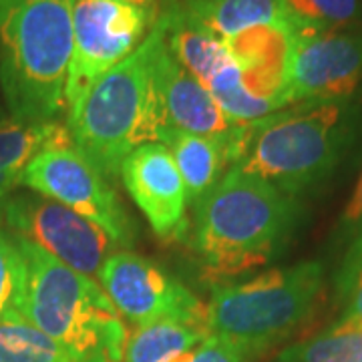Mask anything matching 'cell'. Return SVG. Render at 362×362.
<instances>
[{"instance_id": "cell-1", "label": "cell", "mask_w": 362, "mask_h": 362, "mask_svg": "<svg viewBox=\"0 0 362 362\" xmlns=\"http://www.w3.org/2000/svg\"><path fill=\"white\" fill-rule=\"evenodd\" d=\"M296 197L232 168L194 206L189 244L214 280L240 276L274 259L298 226Z\"/></svg>"}, {"instance_id": "cell-2", "label": "cell", "mask_w": 362, "mask_h": 362, "mask_svg": "<svg viewBox=\"0 0 362 362\" xmlns=\"http://www.w3.org/2000/svg\"><path fill=\"white\" fill-rule=\"evenodd\" d=\"M73 0H0V85L11 115L49 123L66 113Z\"/></svg>"}, {"instance_id": "cell-3", "label": "cell", "mask_w": 362, "mask_h": 362, "mask_svg": "<svg viewBox=\"0 0 362 362\" xmlns=\"http://www.w3.org/2000/svg\"><path fill=\"white\" fill-rule=\"evenodd\" d=\"M350 137L346 103H298L240 123L230 143V159L235 168L296 197L337 169Z\"/></svg>"}, {"instance_id": "cell-4", "label": "cell", "mask_w": 362, "mask_h": 362, "mask_svg": "<svg viewBox=\"0 0 362 362\" xmlns=\"http://www.w3.org/2000/svg\"><path fill=\"white\" fill-rule=\"evenodd\" d=\"M13 240L26 266L21 314L75 362H121L129 334L103 288L39 246Z\"/></svg>"}, {"instance_id": "cell-5", "label": "cell", "mask_w": 362, "mask_h": 362, "mask_svg": "<svg viewBox=\"0 0 362 362\" xmlns=\"http://www.w3.org/2000/svg\"><path fill=\"white\" fill-rule=\"evenodd\" d=\"M165 125L151 77V39L99 77L69 113L73 143L105 180L121 175L133 149L157 141Z\"/></svg>"}, {"instance_id": "cell-6", "label": "cell", "mask_w": 362, "mask_h": 362, "mask_svg": "<svg viewBox=\"0 0 362 362\" xmlns=\"http://www.w3.org/2000/svg\"><path fill=\"white\" fill-rule=\"evenodd\" d=\"M322 288L320 262H302L218 286L206 304L207 330L262 354L310 318Z\"/></svg>"}, {"instance_id": "cell-7", "label": "cell", "mask_w": 362, "mask_h": 362, "mask_svg": "<svg viewBox=\"0 0 362 362\" xmlns=\"http://www.w3.org/2000/svg\"><path fill=\"white\" fill-rule=\"evenodd\" d=\"M23 185L93 221L117 246H133L135 223L111 181L78 151L73 135L47 145L33 157L23 169Z\"/></svg>"}, {"instance_id": "cell-8", "label": "cell", "mask_w": 362, "mask_h": 362, "mask_svg": "<svg viewBox=\"0 0 362 362\" xmlns=\"http://www.w3.org/2000/svg\"><path fill=\"white\" fill-rule=\"evenodd\" d=\"M73 57L66 81V113L107 71L147 39L156 16L125 0H73Z\"/></svg>"}, {"instance_id": "cell-9", "label": "cell", "mask_w": 362, "mask_h": 362, "mask_svg": "<svg viewBox=\"0 0 362 362\" xmlns=\"http://www.w3.org/2000/svg\"><path fill=\"white\" fill-rule=\"evenodd\" d=\"M0 216L14 238L26 240L83 276H99L119 247L107 233L73 209L39 194L11 195Z\"/></svg>"}, {"instance_id": "cell-10", "label": "cell", "mask_w": 362, "mask_h": 362, "mask_svg": "<svg viewBox=\"0 0 362 362\" xmlns=\"http://www.w3.org/2000/svg\"><path fill=\"white\" fill-rule=\"evenodd\" d=\"M99 278L115 310L135 326L163 318L207 322L206 304L153 259L123 250L113 252L105 259Z\"/></svg>"}, {"instance_id": "cell-11", "label": "cell", "mask_w": 362, "mask_h": 362, "mask_svg": "<svg viewBox=\"0 0 362 362\" xmlns=\"http://www.w3.org/2000/svg\"><path fill=\"white\" fill-rule=\"evenodd\" d=\"M362 85V28L298 35L290 97L298 103H346Z\"/></svg>"}, {"instance_id": "cell-12", "label": "cell", "mask_w": 362, "mask_h": 362, "mask_svg": "<svg viewBox=\"0 0 362 362\" xmlns=\"http://www.w3.org/2000/svg\"><path fill=\"white\" fill-rule=\"evenodd\" d=\"M149 39L151 77L165 125L202 137L221 139L228 143L230 151V141L240 123L228 119L211 93L175 61L165 45L163 30L156 23L151 25Z\"/></svg>"}, {"instance_id": "cell-13", "label": "cell", "mask_w": 362, "mask_h": 362, "mask_svg": "<svg viewBox=\"0 0 362 362\" xmlns=\"http://www.w3.org/2000/svg\"><path fill=\"white\" fill-rule=\"evenodd\" d=\"M121 180L161 240L175 242L187 235L185 185L163 143H143L133 149L121 165Z\"/></svg>"}, {"instance_id": "cell-14", "label": "cell", "mask_w": 362, "mask_h": 362, "mask_svg": "<svg viewBox=\"0 0 362 362\" xmlns=\"http://www.w3.org/2000/svg\"><path fill=\"white\" fill-rule=\"evenodd\" d=\"M296 33L288 25H259L223 40L254 97L286 109L292 105L290 71Z\"/></svg>"}, {"instance_id": "cell-15", "label": "cell", "mask_w": 362, "mask_h": 362, "mask_svg": "<svg viewBox=\"0 0 362 362\" xmlns=\"http://www.w3.org/2000/svg\"><path fill=\"white\" fill-rule=\"evenodd\" d=\"M157 141L168 147L180 169L187 206H195L204 195L209 194L232 168L228 143L221 139L202 137L163 125L157 133Z\"/></svg>"}, {"instance_id": "cell-16", "label": "cell", "mask_w": 362, "mask_h": 362, "mask_svg": "<svg viewBox=\"0 0 362 362\" xmlns=\"http://www.w3.org/2000/svg\"><path fill=\"white\" fill-rule=\"evenodd\" d=\"M159 4L173 6L221 40L259 25L294 28L284 0H159Z\"/></svg>"}, {"instance_id": "cell-17", "label": "cell", "mask_w": 362, "mask_h": 362, "mask_svg": "<svg viewBox=\"0 0 362 362\" xmlns=\"http://www.w3.org/2000/svg\"><path fill=\"white\" fill-rule=\"evenodd\" d=\"M209 337L206 320L163 318L137 330L127 338L121 362H171L189 352Z\"/></svg>"}, {"instance_id": "cell-18", "label": "cell", "mask_w": 362, "mask_h": 362, "mask_svg": "<svg viewBox=\"0 0 362 362\" xmlns=\"http://www.w3.org/2000/svg\"><path fill=\"white\" fill-rule=\"evenodd\" d=\"M71 135L66 123H23L16 119L0 121V175L23 171L47 145Z\"/></svg>"}, {"instance_id": "cell-19", "label": "cell", "mask_w": 362, "mask_h": 362, "mask_svg": "<svg viewBox=\"0 0 362 362\" xmlns=\"http://www.w3.org/2000/svg\"><path fill=\"white\" fill-rule=\"evenodd\" d=\"M0 362H75L63 346L40 332L23 314L0 318Z\"/></svg>"}, {"instance_id": "cell-20", "label": "cell", "mask_w": 362, "mask_h": 362, "mask_svg": "<svg viewBox=\"0 0 362 362\" xmlns=\"http://www.w3.org/2000/svg\"><path fill=\"white\" fill-rule=\"evenodd\" d=\"M276 362H362V324L338 320L322 334L282 350Z\"/></svg>"}, {"instance_id": "cell-21", "label": "cell", "mask_w": 362, "mask_h": 362, "mask_svg": "<svg viewBox=\"0 0 362 362\" xmlns=\"http://www.w3.org/2000/svg\"><path fill=\"white\" fill-rule=\"evenodd\" d=\"M298 35L361 26L362 0H284Z\"/></svg>"}, {"instance_id": "cell-22", "label": "cell", "mask_w": 362, "mask_h": 362, "mask_svg": "<svg viewBox=\"0 0 362 362\" xmlns=\"http://www.w3.org/2000/svg\"><path fill=\"white\" fill-rule=\"evenodd\" d=\"M26 266L13 238L0 232V318L18 312L25 296Z\"/></svg>"}, {"instance_id": "cell-23", "label": "cell", "mask_w": 362, "mask_h": 362, "mask_svg": "<svg viewBox=\"0 0 362 362\" xmlns=\"http://www.w3.org/2000/svg\"><path fill=\"white\" fill-rule=\"evenodd\" d=\"M256 356H259L258 352L244 344L209 334L202 344L171 362H252Z\"/></svg>"}, {"instance_id": "cell-24", "label": "cell", "mask_w": 362, "mask_h": 362, "mask_svg": "<svg viewBox=\"0 0 362 362\" xmlns=\"http://www.w3.org/2000/svg\"><path fill=\"white\" fill-rule=\"evenodd\" d=\"M338 233L344 244V258L340 262V266L358 262L362 258V171L354 185L349 206L342 214Z\"/></svg>"}, {"instance_id": "cell-25", "label": "cell", "mask_w": 362, "mask_h": 362, "mask_svg": "<svg viewBox=\"0 0 362 362\" xmlns=\"http://www.w3.org/2000/svg\"><path fill=\"white\" fill-rule=\"evenodd\" d=\"M337 292L342 300L340 320L362 324V258L338 268Z\"/></svg>"}, {"instance_id": "cell-26", "label": "cell", "mask_w": 362, "mask_h": 362, "mask_svg": "<svg viewBox=\"0 0 362 362\" xmlns=\"http://www.w3.org/2000/svg\"><path fill=\"white\" fill-rule=\"evenodd\" d=\"M18 185H23V171L2 173V175H0V206L13 195V192Z\"/></svg>"}, {"instance_id": "cell-27", "label": "cell", "mask_w": 362, "mask_h": 362, "mask_svg": "<svg viewBox=\"0 0 362 362\" xmlns=\"http://www.w3.org/2000/svg\"><path fill=\"white\" fill-rule=\"evenodd\" d=\"M125 2H129L133 6H139L143 11H147V13H151L156 16L157 13V4H159V0H125Z\"/></svg>"}]
</instances>
